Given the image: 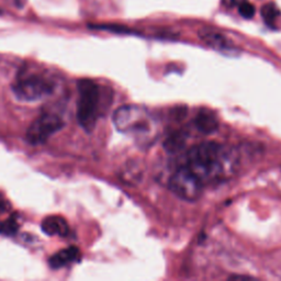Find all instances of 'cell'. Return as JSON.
Returning <instances> with one entry per match:
<instances>
[{
    "instance_id": "cell-14",
    "label": "cell",
    "mask_w": 281,
    "mask_h": 281,
    "mask_svg": "<svg viewBox=\"0 0 281 281\" xmlns=\"http://www.w3.org/2000/svg\"><path fill=\"white\" fill-rule=\"evenodd\" d=\"M239 12L245 19H251L255 14V7L250 2H242L239 5Z\"/></svg>"
},
{
    "instance_id": "cell-8",
    "label": "cell",
    "mask_w": 281,
    "mask_h": 281,
    "mask_svg": "<svg viewBox=\"0 0 281 281\" xmlns=\"http://www.w3.org/2000/svg\"><path fill=\"white\" fill-rule=\"evenodd\" d=\"M80 256L79 250L76 249V247L71 246L68 249H65L59 251L56 254L53 255L49 260V265L52 268L58 269L69 265V264L77 262Z\"/></svg>"
},
{
    "instance_id": "cell-1",
    "label": "cell",
    "mask_w": 281,
    "mask_h": 281,
    "mask_svg": "<svg viewBox=\"0 0 281 281\" xmlns=\"http://www.w3.org/2000/svg\"><path fill=\"white\" fill-rule=\"evenodd\" d=\"M185 166L205 186L216 185L232 177L239 166V154L220 143H201L187 153Z\"/></svg>"
},
{
    "instance_id": "cell-16",
    "label": "cell",
    "mask_w": 281,
    "mask_h": 281,
    "mask_svg": "<svg viewBox=\"0 0 281 281\" xmlns=\"http://www.w3.org/2000/svg\"><path fill=\"white\" fill-rule=\"evenodd\" d=\"M5 210H7V207H5V203L3 201L0 200V214L3 213Z\"/></svg>"
},
{
    "instance_id": "cell-12",
    "label": "cell",
    "mask_w": 281,
    "mask_h": 281,
    "mask_svg": "<svg viewBox=\"0 0 281 281\" xmlns=\"http://www.w3.org/2000/svg\"><path fill=\"white\" fill-rule=\"evenodd\" d=\"M261 13L266 24L271 27H275V23L280 16V10L274 3H266L262 7Z\"/></svg>"
},
{
    "instance_id": "cell-3",
    "label": "cell",
    "mask_w": 281,
    "mask_h": 281,
    "mask_svg": "<svg viewBox=\"0 0 281 281\" xmlns=\"http://www.w3.org/2000/svg\"><path fill=\"white\" fill-rule=\"evenodd\" d=\"M57 89V79L52 73L36 66H24L12 82V91L19 100L40 101L53 96Z\"/></svg>"
},
{
    "instance_id": "cell-4",
    "label": "cell",
    "mask_w": 281,
    "mask_h": 281,
    "mask_svg": "<svg viewBox=\"0 0 281 281\" xmlns=\"http://www.w3.org/2000/svg\"><path fill=\"white\" fill-rule=\"evenodd\" d=\"M78 92L77 119L82 129L91 132L106 108V93L101 86L90 79L78 82Z\"/></svg>"
},
{
    "instance_id": "cell-15",
    "label": "cell",
    "mask_w": 281,
    "mask_h": 281,
    "mask_svg": "<svg viewBox=\"0 0 281 281\" xmlns=\"http://www.w3.org/2000/svg\"><path fill=\"white\" fill-rule=\"evenodd\" d=\"M245 0H222V3L228 8H234V7H239V5L244 2Z\"/></svg>"
},
{
    "instance_id": "cell-7",
    "label": "cell",
    "mask_w": 281,
    "mask_h": 281,
    "mask_svg": "<svg viewBox=\"0 0 281 281\" xmlns=\"http://www.w3.org/2000/svg\"><path fill=\"white\" fill-rule=\"evenodd\" d=\"M42 231L48 236H64L68 235L69 227L65 219L58 216H51L43 220Z\"/></svg>"
},
{
    "instance_id": "cell-10",
    "label": "cell",
    "mask_w": 281,
    "mask_h": 281,
    "mask_svg": "<svg viewBox=\"0 0 281 281\" xmlns=\"http://www.w3.org/2000/svg\"><path fill=\"white\" fill-rule=\"evenodd\" d=\"M197 129L205 134L214 133L219 128V122L216 115L208 110H202L195 119Z\"/></svg>"
},
{
    "instance_id": "cell-13",
    "label": "cell",
    "mask_w": 281,
    "mask_h": 281,
    "mask_svg": "<svg viewBox=\"0 0 281 281\" xmlns=\"http://www.w3.org/2000/svg\"><path fill=\"white\" fill-rule=\"evenodd\" d=\"M18 230V223L14 218H10L7 221L0 224V234L3 235H12Z\"/></svg>"
},
{
    "instance_id": "cell-5",
    "label": "cell",
    "mask_w": 281,
    "mask_h": 281,
    "mask_svg": "<svg viewBox=\"0 0 281 281\" xmlns=\"http://www.w3.org/2000/svg\"><path fill=\"white\" fill-rule=\"evenodd\" d=\"M169 188L180 199L192 202L201 197L205 185L188 167L183 166L170 177Z\"/></svg>"
},
{
    "instance_id": "cell-11",
    "label": "cell",
    "mask_w": 281,
    "mask_h": 281,
    "mask_svg": "<svg viewBox=\"0 0 281 281\" xmlns=\"http://www.w3.org/2000/svg\"><path fill=\"white\" fill-rule=\"evenodd\" d=\"M186 145V135L184 132H174L164 142V147L169 153L179 152Z\"/></svg>"
},
{
    "instance_id": "cell-6",
    "label": "cell",
    "mask_w": 281,
    "mask_h": 281,
    "mask_svg": "<svg viewBox=\"0 0 281 281\" xmlns=\"http://www.w3.org/2000/svg\"><path fill=\"white\" fill-rule=\"evenodd\" d=\"M63 126L64 120L60 115L53 111H45L33 121L26 131V139L33 145L42 144Z\"/></svg>"
},
{
    "instance_id": "cell-9",
    "label": "cell",
    "mask_w": 281,
    "mask_h": 281,
    "mask_svg": "<svg viewBox=\"0 0 281 281\" xmlns=\"http://www.w3.org/2000/svg\"><path fill=\"white\" fill-rule=\"evenodd\" d=\"M199 36L201 40L207 43L208 45H210L217 49H231L232 47V43L229 41V38L223 35L222 33H219L217 31H210V30H201L199 32Z\"/></svg>"
},
{
    "instance_id": "cell-2",
    "label": "cell",
    "mask_w": 281,
    "mask_h": 281,
    "mask_svg": "<svg viewBox=\"0 0 281 281\" xmlns=\"http://www.w3.org/2000/svg\"><path fill=\"white\" fill-rule=\"evenodd\" d=\"M113 124L119 132L131 136L143 147L152 145L158 137L155 118L146 108L136 104H129L115 110Z\"/></svg>"
}]
</instances>
